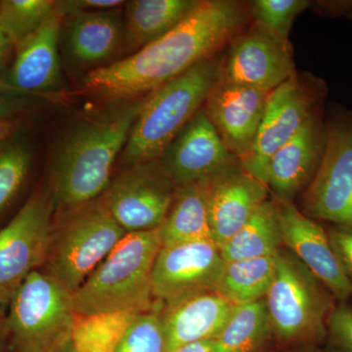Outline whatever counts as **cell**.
I'll list each match as a JSON object with an SVG mask.
<instances>
[{"label":"cell","mask_w":352,"mask_h":352,"mask_svg":"<svg viewBox=\"0 0 352 352\" xmlns=\"http://www.w3.org/2000/svg\"><path fill=\"white\" fill-rule=\"evenodd\" d=\"M270 94L219 78L203 109L229 151L239 161L251 151Z\"/></svg>","instance_id":"18"},{"label":"cell","mask_w":352,"mask_h":352,"mask_svg":"<svg viewBox=\"0 0 352 352\" xmlns=\"http://www.w3.org/2000/svg\"><path fill=\"white\" fill-rule=\"evenodd\" d=\"M161 161L177 187L210 182L240 164L203 108L176 136Z\"/></svg>","instance_id":"15"},{"label":"cell","mask_w":352,"mask_h":352,"mask_svg":"<svg viewBox=\"0 0 352 352\" xmlns=\"http://www.w3.org/2000/svg\"><path fill=\"white\" fill-rule=\"evenodd\" d=\"M124 38L120 7L65 16L59 32L62 66L69 76H87L106 66Z\"/></svg>","instance_id":"14"},{"label":"cell","mask_w":352,"mask_h":352,"mask_svg":"<svg viewBox=\"0 0 352 352\" xmlns=\"http://www.w3.org/2000/svg\"><path fill=\"white\" fill-rule=\"evenodd\" d=\"M126 234L101 198L65 210L53 222L41 270L75 293Z\"/></svg>","instance_id":"5"},{"label":"cell","mask_w":352,"mask_h":352,"mask_svg":"<svg viewBox=\"0 0 352 352\" xmlns=\"http://www.w3.org/2000/svg\"><path fill=\"white\" fill-rule=\"evenodd\" d=\"M325 146L326 113L322 108L271 157L266 185L273 199L293 201L307 189L320 166Z\"/></svg>","instance_id":"17"},{"label":"cell","mask_w":352,"mask_h":352,"mask_svg":"<svg viewBox=\"0 0 352 352\" xmlns=\"http://www.w3.org/2000/svg\"><path fill=\"white\" fill-rule=\"evenodd\" d=\"M302 352H322V351H319V349H307V351H305Z\"/></svg>","instance_id":"42"},{"label":"cell","mask_w":352,"mask_h":352,"mask_svg":"<svg viewBox=\"0 0 352 352\" xmlns=\"http://www.w3.org/2000/svg\"><path fill=\"white\" fill-rule=\"evenodd\" d=\"M224 261L212 241L162 247L152 272L153 296L170 305L187 296L217 291Z\"/></svg>","instance_id":"13"},{"label":"cell","mask_w":352,"mask_h":352,"mask_svg":"<svg viewBox=\"0 0 352 352\" xmlns=\"http://www.w3.org/2000/svg\"><path fill=\"white\" fill-rule=\"evenodd\" d=\"M32 164L31 146L18 134L0 144V219L20 196Z\"/></svg>","instance_id":"28"},{"label":"cell","mask_w":352,"mask_h":352,"mask_svg":"<svg viewBox=\"0 0 352 352\" xmlns=\"http://www.w3.org/2000/svg\"><path fill=\"white\" fill-rule=\"evenodd\" d=\"M138 314L127 311L75 314L69 340L78 352H116Z\"/></svg>","instance_id":"27"},{"label":"cell","mask_w":352,"mask_h":352,"mask_svg":"<svg viewBox=\"0 0 352 352\" xmlns=\"http://www.w3.org/2000/svg\"><path fill=\"white\" fill-rule=\"evenodd\" d=\"M273 200L277 204L284 247L327 287L337 302L352 300V284L331 247L327 230L293 201Z\"/></svg>","instance_id":"16"},{"label":"cell","mask_w":352,"mask_h":352,"mask_svg":"<svg viewBox=\"0 0 352 352\" xmlns=\"http://www.w3.org/2000/svg\"><path fill=\"white\" fill-rule=\"evenodd\" d=\"M327 94L323 80L298 73L270 92L254 146L240 161L243 170L266 185L271 157L310 116L324 108Z\"/></svg>","instance_id":"9"},{"label":"cell","mask_w":352,"mask_h":352,"mask_svg":"<svg viewBox=\"0 0 352 352\" xmlns=\"http://www.w3.org/2000/svg\"><path fill=\"white\" fill-rule=\"evenodd\" d=\"M63 17L56 8L43 25L16 47L17 55L1 82L9 89L25 94H48L63 85L59 50L60 27Z\"/></svg>","instance_id":"20"},{"label":"cell","mask_w":352,"mask_h":352,"mask_svg":"<svg viewBox=\"0 0 352 352\" xmlns=\"http://www.w3.org/2000/svg\"><path fill=\"white\" fill-rule=\"evenodd\" d=\"M124 4L126 1L122 0H66L55 1V8L62 17H65L71 14L120 8V6H124Z\"/></svg>","instance_id":"34"},{"label":"cell","mask_w":352,"mask_h":352,"mask_svg":"<svg viewBox=\"0 0 352 352\" xmlns=\"http://www.w3.org/2000/svg\"><path fill=\"white\" fill-rule=\"evenodd\" d=\"M235 307L217 291L196 294L170 305L162 303L168 352L192 342L214 340Z\"/></svg>","instance_id":"21"},{"label":"cell","mask_w":352,"mask_h":352,"mask_svg":"<svg viewBox=\"0 0 352 352\" xmlns=\"http://www.w3.org/2000/svg\"><path fill=\"white\" fill-rule=\"evenodd\" d=\"M170 352H217V351L214 340H207L185 344Z\"/></svg>","instance_id":"37"},{"label":"cell","mask_w":352,"mask_h":352,"mask_svg":"<svg viewBox=\"0 0 352 352\" xmlns=\"http://www.w3.org/2000/svg\"><path fill=\"white\" fill-rule=\"evenodd\" d=\"M273 333L287 342H323L337 300L289 251L276 254L274 279L265 298Z\"/></svg>","instance_id":"6"},{"label":"cell","mask_w":352,"mask_h":352,"mask_svg":"<svg viewBox=\"0 0 352 352\" xmlns=\"http://www.w3.org/2000/svg\"><path fill=\"white\" fill-rule=\"evenodd\" d=\"M199 0H132L124 4L126 36L134 48L144 47L179 25Z\"/></svg>","instance_id":"23"},{"label":"cell","mask_w":352,"mask_h":352,"mask_svg":"<svg viewBox=\"0 0 352 352\" xmlns=\"http://www.w3.org/2000/svg\"><path fill=\"white\" fill-rule=\"evenodd\" d=\"M283 245L276 201L270 199L219 248L224 263L274 256Z\"/></svg>","instance_id":"24"},{"label":"cell","mask_w":352,"mask_h":352,"mask_svg":"<svg viewBox=\"0 0 352 352\" xmlns=\"http://www.w3.org/2000/svg\"><path fill=\"white\" fill-rule=\"evenodd\" d=\"M273 333L264 298L236 305L221 332L214 339L217 352H254Z\"/></svg>","instance_id":"26"},{"label":"cell","mask_w":352,"mask_h":352,"mask_svg":"<svg viewBox=\"0 0 352 352\" xmlns=\"http://www.w3.org/2000/svg\"><path fill=\"white\" fill-rule=\"evenodd\" d=\"M251 23V2L199 0L193 11L162 38L82 76V90L108 101L151 94L220 54Z\"/></svg>","instance_id":"1"},{"label":"cell","mask_w":352,"mask_h":352,"mask_svg":"<svg viewBox=\"0 0 352 352\" xmlns=\"http://www.w3.org/2000/svg\"><path fill=\"white\" fill-rule=\"evenodd\" d=\"M162 302L136 315L116 352H168L161 315Z\"/></svg>","instance_id":"30"},{"label":"cell","mask_w":352,"mask_h":352,"mask_svg":"<svg viewBox=\"0 0 352 352\" xmlns=\"http://www.w3.org/2000/svg\"><path fill=\"white\" fill-rule=\"evenodd\" d=\"M221 54L219 80L270 94L296 75L289 41L251 25Z\"/></svg>","instance_id":"12"},{"label":"cell","mask_w":352,"mask_h":352,"mask_svg":"<svg viewBox=\"0 0 352 352\" xmlns=\"http://www.w3.org/2000/svg\"><path fill=\"white\" fill-rule=\"evenodd\" d=\"M20 124L15 119L0 120V144L17 135Z\"/></svg>","instance_id":"36"},{"label":"cell","mask_w":352,"mask_h":352,"mask_svg":"<svg viewBox=\"0 0 352 352\" xmlns=\"http://www.w3.org/2000/svg\"><path fill=\"white\" fill-rule=\"evenodd\" d=\"M54 208L50 192H36L0 227V307L45 263Z\"/></svg>","instance_id":"10"},{"label":"cell","mask_w":352,"mask_h":352,"mask_svg":"<svg viewBox=\"0 0 352 352\" xmlns=\"http://www.w3.org/2000/svg\"><path fill=\"white\" fill-rule=\"evenodd\" d=\"M270 195L268 187L241 164L208 182V219L214 244L220 248L231 239Z\"/></svg>","instance_id":"19"},{"label":"cell","mask_w":352,"mask_h":352,"mask_svg":"<svg viewBox=\"0 0 352 352\" xmlns=\"http://www.w3.org/2000/svg\"><path fill=\"white\" fill-rule=\"evenodd\" d=\"M311 6L307 0H256L251 2L252 22L277 38L289 41L294 21Z\"/></svg>","instance_id":"31"},{"label":"cell","mask_w":352,"mask_h":352,"mask_svg":"<svg viewBox=\"0 0 352 352\" xmlns=\"http://www.w3.org/2000/svg\"><path fill=\"white\" fill-rule=\"evenodd\" d=\"M220 59L221 54L205 60L146 95L122 150L124 166L163 157L176 136L203 108L219 80Z\"/></svg>","instance_id":"3"},{"label":"cell","mask_w":352,"mask_h":352,"mask_svg":"<svg viewBox=\"0 0 352 352\" xmlns=\"http://www.w3.org/2000/svg\"><path fill=\"white\" fill-rule=\"evenodd\" d=\"M11 46H12V43L9 41L8 36H6L3 27H2L1 20H0V69L6 62Z\"/></svg>","instance_id":"39"},{"label":"cell","mask_w":352,"mask_h":352,"mask_svg":"<svg viewBox=\"0 0 352 352\" xmlns=\"http://www.w3.org/2000/svg\"><path fill=\"white\" fill-rule=\"evenodd\" d=\"M143 98L78 122L58 140L51 156L50 193L69 210L100 198L111 180Z\"/></svg>","instance_id":"2"},{"label":"cell","mask_w":352,"mask_h":352,"mask_svg":"<svg viewBox=\"0 0 352 352\" xmlns=\"http://www.w3.org/2000/svg\"><path fill=\"white\" fill-rule=\"evenodd\" d=\"M53 352H78L76 351L75 347H74L73 344H72L71 340H69L68 342H65L64 344H62L61 346L58 347L56 351Z\"/></svg>","instance_id":"40"},{"label":"cell","mask_w":352,"mask_h":352,"mask_svg":"<svg viewBox=\"0 0 352 352\" xmlns=\"http://www.w3.org/2000/svg\"><path fill=\"white\" fill-rule=\"evenodd\" d=\"M73 294L41 268L6 308L8 352H53L71 338Z\"/></svg>","instance_id":"7"},{"label":"cell","mask_w":352,"mask_h":352,"mask_svg":"<svg viewBox=\"0 0 352 352\" xmlns=\"http://www.w3.org/2000/svg\"><path fill=\"white\" fill-rule=\"evenodd\" d=\"M161 248L157 229L127 233L72 295L75 314L152 309L153 267Z\"/></svg>","instance_id":"4"},{"label":"cell","mask_w":352,"mask_h":352,"mask_svg":"<svg viewBox=\"0 0 352 352\" xmlns=\"http://www.w3.org/2000/svg\"><path fill=\"white\" fill-rule=\"evenodd\" d=\"M338 302L327 326L330 352H352V302Z\"/></svg>","instance_id":"32"},{"label":"cell","mask_w":352,"mask_h":352,"mask_svg":"<svg viewBox=\"0 0 352 352\" xmlns=\"http://www.w3.org/2000/svg\"><path fill=\"white\" fill-rule=\"evenodd\" d=\"M176 189L160 159L126 166L100 198L126 233L141 232L162 226Z\"/></svg>","instance_id":"11"},{"label":"cell","mask_w":352,"mask_h":352,"mask_svg":"<svg viewBox=\"0 0 352 352\" xmlns=\"http://www.w3.org/2000/svg\"><path fill=\"white\" fill-rule=\"evenodd\" d=\"M276 271V256L224 263L217 291L233 305H243L265 298Z\"/></svg>","instance_id":"25"},{"label":"cell","mask_w":352,"mask_h":352,"mask_svg":"<svg viewBox=\"0 0 352 352\" xmlns=\"http://www.w3.org/2000/svg\"><path fill=\"white\" fill-rule=\"evenodd\" d=\"M22 96L0 82V120L14 119L23 110L25 105Z\"/></svg>","instance_id":"35"},{"label":"cell","mask_w":352,"mask_h":352,"mask_svg":"<svg viewBox=\"0 0 352 352\" xmlns=\"http://www.w3.org/2000/svg\"><path fill=\"white\" fill-rule=\"evenodd\" d=\"M346 17L349 20V22H351L352 25V7L349 9V12L346 13Z\"/></svg>","instance_id":"41"},{"label":"cell","mask_w":352,"mask_h":352,"mask_svg":"<svg viewBox=\"0 0 352 352\" xmlns=\"http://www.w3.org/2000/svg\"><path fill=\"white\" fill-rule=\"evenodd\" d=\"M300 195L307 217L352 229V110L335 106L326 115L323 159Z\"/></svg>","instance_id":"8"},{"label":"cell","mask_w":352,"mask_h":352,"mask_svg":"<svg viewBox=\"0 0 352 352\" xmlns=\"http://www.w3.org/2000/svg\"><path fill=\"white\" fill-rule=\"evenodd\" d=\"M55 11L52 0H1L0 20L9 41L17 47L38 31Z\"/></svg>","instance_id":"29"},{"label":"cell","mask_w":352,"mask_h":352,"mask_svg":"<svg viewBox=\"0 0 352 352\" xmlns=\"http://www.w3.org/2000/svg\"><path fill=\"white\" fill-rule=\"evenodd\" d=\"M327 234L340 267L352 284V229L332 226L328 229Z\"/></svg>","instance_id":"33"},{"label":"cell","mask_w":352,"mask_h":352,"mask_svg":"<svg viewBox=\"0 0 352 352\" xmlns=\"http://www.w3.org/2000/svg\"><path fill=\"white\" fill-rule=\"evenodd\" d=\"M157 232L162 247L201 241L214 242L208 219V182L177 187Z\"/></svg>","instance_id":"22"},{"label":"cell","mask_w":352,"mask_h":352,"mask_svg":"<svg viewBox=\"0 0 352 352\" xmlns=\"http://www.w3.org/2000/svg\"><path fill=\"white\" fill-rule=\"evenodd\" d=\"M0 352H8L6 308L0 307Z\"/></svg>","instance_id":"38"}]
</instances>
